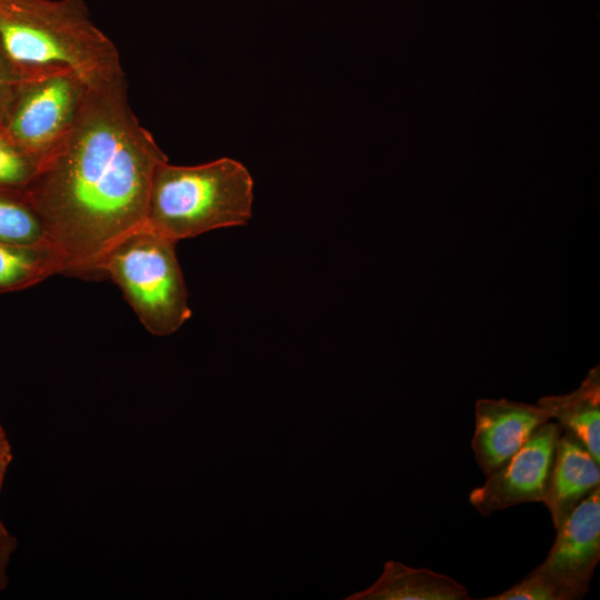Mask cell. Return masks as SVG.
Returning <instances> with one entry per match:
<instances>
[{"label": "cell", "instance_id": "cell-3", "mask_svg": "<svg viewBox=\"0 0 600 600\" xmlns=\"http://www.w3.org/2000/svg\"><path fill=\"white\" fill-rule=\"evenodd\" d=\"M252 203L253 180L238 160L223 157L197 166L164 161L152 177L144 224L177 242L248 223Z\"/></svg>", "mask_w": 600, "mask_h": 600}, {"label": "cell", "instance_id": "cell-6", "mask_svg": "<svg viewBox=\"0 0 600 600\" xmlns=\"http://www.w3.org/2000/svg\"><path fill=\"white\" fill-rule=\"evenodd\" d=\"M546 560L530 573L548 584L558 600H577L588 592L600 560V487L573 509Z\"/></svg>", "mask_w": 600, "mask_h": 600}, {"label": "cell", "instance_id": "cell-15", "mask_svg": "<svg viewBox=\"0 0 600 600\" xmlns=\"http://www.w3.org/2000/svg\"><path fill=\"white\" fill-rule=\"evenodd\" d=\"M21 77L0 48V121Z\"/></svg>", "mask_w": 600, "mask_h": 600}, {"label": "cell", "instance_id": "cell-9", "mask_svg": "<svg viewBox=\"0 0 600 600\" xmlns=\"http://www.w3.org/2000/svg\"><path fill=\"white\" fill-rule=\"evenodd\" d=\"M597 487H600L599 463L578 438L562 430L542 501L557 531L580 501Z\"/></svg>", "mask_w": 600, "mask_h": 600}, {"label": "cell", "instance_id": "cell-12", "mask_svg": "<svg viewBox=\"0 0 600 600\" xmlns=\"http://www.w3.org/2000/svg\"><path fill=\"white\" fill-rule=\"evenodd\" d=\"M56 273H62V264L51 246L0 242V293L29 288Z\"/></svg>", "mask_w": 600, "mask_h": 600}, {"label": "cell", "instance_id": "cell-13", "mask_svg": "<svg viewBox=\"0 0 600 600\" xmlns=\"http://www.w3.org/2000/svg\"><path fill=\"white\" fill-rule=\"evenodd\" d=\"M0 242L51 246L40 217L24 196L0 192Z\"/></svg>", "mask_w": 600, "mask_h": 600}, {"label": "cell", "instance_id": "cell-4", "mask_svg": "<svg viewBox=\"0 0 600 600\" xmlns=\"http://www.w3.org/2000/svg\"><path fill=\"white\" fill-rule=\"evenodd\" d=\"M176 243L143 224L116 242L97 266V276L121 289L153 336H170L191 317Z\"/></svg>", "mask_w": 600, "mask_h": 600}, {"label": "cell", "instance_id": "cell-8", "mask_svg": "<svg viewBox=\"0 0 600 600\" xmlns=\"http://www.w3.org/2000/svg\"><path fill=\"white\" fill-rule=\"evenodd\" d=\"M471 447L484 474L510 459L550 418L538 404L501 399H479Z\"/></svg>", "mask_w": 600, "mask_h": 600}, {"label": "cell", "instance_id": "cell-1", "mask_svg": "<svg viewBox=\"0 0 600 600\" xmlns=\"http://www.w3.org/2000/svg\"><path fill=\"white\" fill-rule=\"evenodd\" d=\"M164 161L131 109L124 76L89 86L73 128L26 192L62 273L97 276L103 254L144 224L152 177Z\"/></svg>", "mask_w": 600, "mask_h": 600}, {"label": "cell", "instance_id": "cell-7", "mask_svg": "<svg viewBox=\"0 0 600 600\" xmlns=\"http://www.w3.org/2000/svg\"><path fill=\"white\" fill-rule=\"evenodd\" d=\"M561 432L557 422L541 424L510 459L487 476L482 486L470 492V503L482 516H489L511 506L542 502Z\"/></svg>", "mask_w": 600, "mask_h": 600}, {"label": "cell", "instance_id": "cell-17", "mask_svg": "<svg viewBox=\"0 0 600 600\" xmlns=\"http://www.w3.org/2000/svg\"><path fill=\"white\" fill-rule=\"evenodd\" d=\"M12 458L13 457H12L11 450L0 452V490H1V487H2V483H3V480H4L7 469H8L9 464L11 463ZM4 530H7V529H6L4 524L0 520V531H4Z\"/></svg>", "mask_w": 600, "mask_h": 600}, {"label": "cell", "instance_id": "cell-16", "mask_svg": "<svg viewBox=\"0 0 600 600\" xmlns=\"http://www.w3.org/2000/svg\"><path fill=\"white\" fill-rule=\"evenodd\" d=\"M16 547V538L8 530L0 531V591L8 584L7 567Z\"/></svg>", "mask_w": 600, "mask_h": 600}, {"label": "cell", "instance_id": "cell-2", "mask_svg": "<svg viewBox=\"0 0 600 600\" xmlns=\"http://www.w3.org/2000/svg\"><path fill=\"white\" fill-rule=\"evenodd\" d=\"M0 48L21 78L67 69L93 86L124 76L83 0H0Z\"/></svg>", "mask_w": 600, "mask_h": 600}, {"label": "cell", "instance_id": "cell-11", "mask_svg": "<svg viewBox=\"0 0 600 600\" xmlns=\"http://www.w3.org/2000/svg\"><path fill=\"white\" fill-rule=\"evenodd\" d=\"M549 418L572 433L600 463V367L592 368L578 389L538 400Z\"/></svg>", "mask_w": 600, "mask_h": 600}, {"label": "cell", "instance_id": "cell-5", "mask_svg": "<svg viewBox=\"0 0 600 600\" xmlns=\"http://www.w3.org/2000/svg\"><path fill=\"white\" fill-rule=\"evenodd\" d=\"M88 88L79 76L67 69L22 77L0 124L39 167L73 128Z\"/></svg>", "mask_w": 600, "mask_h": 600}, {"label": "cell", "instance_id": "cell-14", "mask_svg": "<svg viewBox=\"0 0 600 600\" xmlns=\"http://www.w3.org/2000/svg\"><path fill=\"white\" fill-rule=\"evenodd\" d=\"M38 164L6 133L0 124V192L26 197Z\"/></svg>", "mask_w": 600, "mask_h": 600}, {"label": "cell", "instance_id": "cell-18", "mask_svg": "<svg viewBox=\"0 0 600 600\" xmlns=\"http://www.w3.org/2000/svg\"><path fill=\"white\" fill-rule=\"evenodd\" d=\"M11 447L8 441L7 434L3 430V428L0 426V452L1 451H10Z\"/></svg>", "mask_w": 600, "mask_h": 600}, {"label": "cell", "instance_id": "cell-10", "mask_svg": "<svg viewBox=\"0 0 600 600\" xmlns=\"http://www.w3.org/2000/svg\"><path fill=\"white\" fill-rule=\"evenodd\" d=\"M467 589L452 578L424 568L390 560L380 578L347 600H466Z\"/></svg>", "mask_w": 600, "mask_h": 600}]
</instances>
